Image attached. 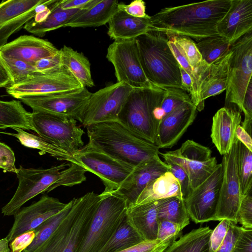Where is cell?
Segmentation results:
<instances>
[{
	"label": "cell",
	"mask_w": 252,
	"mask_h": 252,
	"mask_svg": "<svg viewBox=\"0 0 252 252\" xmlns=\"http://www.w3.org/2000/svg\"><path fill=\"white\" fill-rule=\"evenodd\" d=\"M238 172L241 194L252 191V152L237 139Z\"/></svg>",
	"instance_id": "cell-40"
},
{
	"label": "cell",
	"mask_w": 252,
	"mask_h": 252,
	"mask_svg": "<svg viewBox=\"0 0 252 252\" xmlns=\"http://www.w3.org/2000/svg\"><path fill=\"white\" fill-rule=\"evenodd\" d=\"M143 241L126 217L115 234L98 252H119Z\"/></svg>",
	"instance_id": "cell-35"
},
{
	"label": "cell",
	"mask_w": 252,
	"mask_h": 252,
	"mask_svg": "<svg viewBox=\"0 0 252 252\" xmlns=\"http://www.w3.org/2000/svg\"><path fill=\"white\" fill-rule=\"evenodd\" d=\"M118 8L131 16L142 18H150L146 13L145 3L142 0H135L129 4L118 3Z\"/></svg>",
	"instance_id": "cell-52"
},
{
	"label": "cell",
	"mask_w": 252,
	"mask_h": 252,
	"mask_svg": "<svg viewBox=\"0 0 252 252\" xmlns=\"http://www.w3.org/2000/svg\"><path fill=\"white\" fill-rule=\"evenodd\" d=\"M237 138L230 151L223 155L222 179L215 220H228L237 224L241 194L238 172Z\"/></svg>",
	"instance_id": "cell-14"
},
{
	"label": "cell",
	"mask_w": 252,
	"mask_h": 252,
	"mask_svg": "<svg viewBox=\"0 0 252 252\" xmlns=\"http://www.w3.org/2000/svg\"><path fill=\"white\" fill-rule=\"evenodd\" d=\"M87 171L75 163L64 162L49 168H25L21 165L16 172L18 186L10 201L1 210L4 216H14L27 201L40 193L57 187H72L86 180Z\"/></svg>",
	"instance_id": "cell-2"
},
{
	"label": "cell",
	"mask_w": 252,
	"mask_h": 252,
	"mask_svg": "<svg viewBox=\"0 0 252 252\" xmlns=\"http://www.w3.org/2000/svg\"><path fill=\"white\" fill-rule=\"evenodd\" d=\"M11 85V79L6 69L0 60V88Z\"/></svg>",
	"instance_id": "cell-57"
},
{
	"label": "cell",
	"mask_w": 252,
	"mask_h": 252,
	"mask_svg": "<svg viewBox=\"0 0 252 252\" xmlns=\"http://www.w3.org/2000/svg\"><path fill=\"white\" fill-rule=\"evenodd\" d=\"M232 45L221 36L208 37L196 43L203 61L209 65L229 52Z\"/></svg>",
	"instance_id": "cell-38"
},
{
	"label": "cell",
	"mask_w": 252,
	"mask_h": 252,
	"mask_svg": "<svg viewBox=\"0 0 252 252\" xmlns=\"http://www.w3.org/2000/svg\"><path fill=\"white\" fill-rule=\"evenodd\" d=\"M242 229V226L231 221L222 243L215 252H231Z\"/></svg>",
	"instance_id": "cell-51"
},
{
	"label": "cell",
	"mask_w": 252,
	"mask_h": 252,
	"mask_svg": "<svg viewBox=\"0 0 252 252\" xmlns=\"http://www.w3.org/2000/svg\"><path fill=\"white\" fill-rule=\"evenodd\" d=\"M212 231L209 226L193 229L172 243L163 252H210Z\"/></svg>",
	"instance_id": "cell-31"
},
{
	"label": "cell",
	"mask_w": 252,
	"mask_h": 252,
	"mask_svg": "<svg viewBox=\"0 0 252 252\" xmlns=\"http://www.w3.org/2000/svg\"><path fill=\"white\" fill-rule=\"evenodd\" d=\"M132 88L117 82L92 94L79 121L84 126L117 121L118 115Z\"/></svg>",
	"instance_id": "cell-12"
},
{
	"label": "cell",
	"mask_w": 252,
	"mask_h": 252,
	"mask_svg": "<svg viewBox=\"0 0 252 252\" xmlns=\"http://www.w3.org/2000/svg\"><path fill=\"white\" fill-rule=\"evenodd\" d=\"M62 62L74 78L84 87L92 88L94 86L89 60L82 53L64 45L61 49Z\"/></svg>",
	"instance_id": "cell-30"
},
{
	"label": "cell",
	"mask_w": 252,
	"mask_h": 252,
	"mask_svg": "<svg viewBox=\"0 0 252 252\" xmlns=\"http://www.w3.org/2000/svg\"><path fill=\"white\" fill-rule=\"evenodd\" d=\"M55 0H8L0 3V48L9 37L19 31Z\"/></svg>",
	"instance_id": "cell-18"
},
{
	"label": "cell",
	"mask_w": 252,
	"mask_h": 252,
	"mask_svg": "<svg viewBox=\"0 0 252 252\" xmlns=\"http://www.w3.org/2000/svg\"><path fill=\"white\" fill-rule=\"evenodd\" d=\"M168 45L173 54L177 61L180 66L183 68L191 78L194 96L192 102L197 111H202L204 107L200 98L199 82L197 73L194 70L186 58L183 50L179 45L170 36L168 37Z\"/></svg>",
	"instance_id": "cell-42"
},
{
	"label": "cell",
	"mask_w": 252,
	"mask_h": 252,
	"mask_svg": "<svg viewBox=\"0 0 252 252\" xmlns=\"http://www.w3.org/2000/svg\"><path fill=\"white\" fill-rule=\"evenodd\" d=\"M100 196L94 192L73 198L68 213L52 235L33 252H77Z\"/></svg>",
	"instance_id": "cell-5"
},
{
	"label": "cell",
	"mask_w": 252,
	"mask_h": 252,
	"mask_svg": "<svg viewBox=\"0 0 252 252\" xmlns=\"http://www.w3.org/2000/svg\"><path fill=\"white\" fill-rule=\"evenodd\" d=\"M164 96L160 105L153 111V116L158 127L162 119L176 108L185 103L192 102L189 94L185 91L178 88H164Z\"/></svg>",
	"instance_id": "cell-37"
},
{
	"label": "cell",
	"mask_w": 252,
	"mask_h": 252,
	"mask_svg": "<svg viewBox=\"0 0 252 252\" xmlns=\"http://www.w3.org/2000/svg\"><path fill=\"white\" fill-rule=\"evenodd\" d=\"M106 58L114 66L117 82L132 89L154 86L144 73L135 39L114 41L107 48Z\"/></svg>",
	"instance_id": "cell-11"
},
{
	"label": "cell",
	"mask_w": 252,
	"mask_h": 252,
	"mask_svg": "<svg viewBox=\"0 0 252 252\" xmlns=\"http://www.w3.org/2000/svg\"><path fill=\"white\" fill-rule=\"evenodd\" d=\"M88 231L77 252H98L116 232L126 217V198L117 190H105Z\"/></svg>",
	"instance_id": "cell-7"
},
{
	"label": "cell",
	"mask_w": 252,
	"mask_h": 252,
	"mask_svg": "<svg viewBox=\"0 0 252 252\" xmlns=\"http://www.w3.org/2000/svg\"><path fill=\"white\" fill-rule=\"evenodd\" d=\"M235 137L246 148L252 152V139L251 136L240 125H238L236 128Z\"/></svg>",
	"instance_id": "cell-56"
},
{
	"label": "cell",
	"mask_w": 252,
	"mask_h": 252,
	"mask_svg": "<svg viewBox=\"0 0 252 252\" xmlns=\"http://www.w3.org/2000/svg\"><path fill=\"white\" fill-rule=\"evenodd\" d=\"M118 3L117 0H95L88 8L80 10L63 27H95L105 25L118 10Z\"/></svg>",
	"instance_id": "cell-28"
},
{
	"label": "cell",
	"mask_w": 252,
	"mask_h": 252,
	"mask_svg": "<svg viewBox=\"0 0 252 252\" xmlns=\"http://www.w3.org/2000/svg\"><path fill=\"white\" fill-rule=\"evenodd\" d=\"M12 129L15 130L17 133H2L16 137L23 146L38 149L40 151L42 154L47 153L58 160L78 164L72 155L52 144L39 135L29 133L19 128L14 127Z\"/></svg>",
	"instance_id": "cell-34"
},
{
	"label": "cell",
	"mask_w": 252,
	"mask_h": 252,
	"mask_svg": "<svg viewBox=\"0 0 252 252\" xmlns=\"http://www.w3.org/2000/svg\"><path fill=\"white\" fill-rule=\"evenodd\" d=\"M222 179L221 163L184 200L189 218L196 223L215 220Z\"/></svg>",
	"instance_id": "cell-17"
},
{
	"label": "cell",
	"mask_w": 252,
	"mask_h": 252,
	"mask_svg": "<svg viewBox=\"0 0 252 252\" xmlns=\"http://www.w3.org/2000/svg\"><path fill=\"white\" fill-rule=\"evenodd\" d=\"M167 171H169L168 165L161 159L141 163L134 167L128 185L117 191L126 198L128 207L134 205L143 190Z\"/></svg>",
	"instance_id": "cell-25"
},
{
	"label": "cell",
	"mask_w": 252,
	"mask_h": 252,
	"mask_svg": "<svg viewBox=\"0 0 252 252\" xmlns=\"http://www.w3.org/2000/svg\"><path fill=\"white\" fill-rule=\"evenodd\" d=\"M150 18L135 17L118 9L108 23L107 34L114 41L135 39L152 30Z\"/></svg>",
	"instance_id": "cell-27"
},
{
	"label": "cell",
	"mask_w": 252,
	"mask_h": 252,
	"mask_svg": "<svg viewBox=\"0 0 252 252\" xmlns=\"http://www.w3.org/2000/svg\"><path fill=\"white\" fill-rule=\"evenodd\" d=\"M35 235L33 229L22 234L9 242L10 252H23L32 242Z\"/></svg>",
	"instance_id": "cell-54"
},
{
	"label": "cell",
	"mask_w": 252,
	"mask_h": 252,
	"mask_svg": "<svg viewBox=\"0 0 252 252\" xmlns=\"http://www.w3.org/2000/svg\"><path fill=\"white\" fill-rule=\"evenodd\" d=\"M168 165L169 171L176 178L179 183L182 198L187 199L192 192L189 176L184 169L178 164L168 159H164Z\"/></svg>",
	"instance_id": "cell-44"
},
{
	"label": "cell",
	"mask_w": 252,
	"mask_h": 252,
	"mask_svg": "<svg viewBox=\"0 0 252 252\" xmlns=\"http://www.w3.org/2000/svg\"><path fill=\"white\" fill-rule=\"evenodd\" d=\"M9 242L7 237L0 239V252H10Z\"/></svg>",
	"instance_id": "cell-58"
},
{
	"label": "cell",
	"mask_w": 252,
	"mask_h": 252,
	"mask_svg": "<svg viewBox=\"0 0 252 252\" xmlns=\"http://www.w3.org/2000/svg\"><path fill=\"white\" fill-rule=\"evenodd\" d=\"M197 110L192 102L185 103L164 117L159 123L156 145L171 148L180 140L195 120Z\"/></svg>",
	"instance_id": "cell-20"
},
{
	"label": "cell",
	"mask_w": 252,
	"mask_h": 252,
	"mask_svg": "<svg viewBox=\"0 0 252 252\" xmlns=\"http://www.w3.org/2000/svg\"><path fill=\"white\" fill-rule=\"evenodd\" d=\"M31 121L38 135L72 155L84 145L85 132L74 119L32 111Z\"/></svg>",
	"instance_id": "cell-10"
},
{
	"label": "cell",
	"mask_w": 252,
	"mask_h": 252,
	"mask_svg": "<svg viewBox=\"0 0 252 252\" xmlns=\"http://www.w3.org/2000/svg\"><path fill=\"white\" fill-rule=\"evenodd\" d=\"M182 230L181 227L175 223L165 220H159L157 239L163 241L173 236H181Z\"/></svg>",
	"instance_id": "cell-48"
},
{
	"label": "cell",
	"mask_w": 252,
	"mask_h": 252,
	"mask_svg": "<svg viewBox=\"0 0 252 252\" xmlns=\"http://www.w3.org/2000/svg\"><path fill=\"white\" fill-rule=\"evenodd\" d=\"M95 0H60L59 6L63 9H86L91 6Z\"/></svg>",
	"instance_id": "cell-55"
},
{
	"label": "cell",
	"mask_w": 252,
	"mask_h": 252,
	"mask_svg": "<svg viewBox=\"0 0 252 252\" xmlns=\"http://www.w3.org/2000/svg\"><path fill=\"white\" fill-rule=\"evenodd\" d=\"M231 252H252V228L242 227Z\"/></svg>",
	"instance_id": "cell-53"
},
{
	"label": "cell",
	"mask_w": 252,
	"mask_h": 252,
	"mask_svg": "<svg viewBox=\"0 0 252 252\" xmlns=\"http://www.w3.org/2000/svg\"><path fill=\"white\" fill-rule=\"evenodd\" d=\"M31 113L24 108L19 100H0V129L7 127L32 130Z\"/></svg>",
	"instance_id": "cell-33"
},
{
	"label": "cell",
	"mask_w": 252,
	"mask_h": 252,
	"mask_svg": "<svg viewBox=\"0 0 252 252\" xmlns=\"http://www.w3.org/2000/svg\"><path fill=\"white\" fill-rule=\"evenodd\" d=\"M67 204L57 198L43 195L38 201L23 208L14 216L13 224L6 236L8 240L10 242L19 235L35 229Z\"/></svg>",
	"instance_id": "cell-19"
},
{
	"label": "cell",
	"mask_w": 252,
	"mask_h": 252,
	"mask_svg": "<svg viewBox=\"0 0 252 252\" xmlns=\"http://www.w3.org/2000/svg\"><path fill=\"white\" fill-rule=\"evenodd\" d=\"M92 93L83 87L79 90L46 95L19 98L32 111L44 112L79 122L82 112Z\"/></svg>",
	"instance_id": "cell-16"
},
{
	"label": "cell",
	"mask_w": 252,
	"mask_h": 252,
	"mask_svg": "<svg viewBox=\"0 0 252 252\" xmlns=\"http://www.w3.org/2000/svg\"><path fill=\"white\" fill-rule=\"evenodd\" d=\"M34 66L37 72L41 74L49 73L61 69L63 66L61 50L52 55L38 60L35 63Z\"/></svg>",
	"instance_id": "cell-47"
},
{
	"label": "cell",
	"mask_w": 252,
	"mask_h": 252,
	"mask_svg": "<svg viewBox=\"0 0 252 252\" xmlns=\"http://www.w3.org/2000/svg\"><path fill=\"white\" fill-rule=\"evenodd\" d=\"M231 0H210L167 7L150 17L152 30L200 41L220 36L217 25L228 11Z\"/></svg>",
	"instance_id": "cell-1"
},
{
	"label": "cell",
	"mask_w": 252,
	"mask_h": 252,
	"mask_svg": "<svg viewBox=\"0 0 252 252\" xmlns=\"http://www.w3.org/2000/svg\"><path fill=\"white\" fill-rule=\"evenodd\" d=\"M86 171L98 176L105 190H120L129 184L135 167L120 161L88 143L72 155Z\"/></svg>",
	"instance_id": "cell-8"
},
{
	"label": "cell",
	"mask_w": 252,
	"mask_h": 252,
	"mask_svg": "<svg viewBox=\"0 0 252 252\" xmlns=\"http://www.w3.org/2000/svg\"><path fill=\"white\" fill-rule=\"evenodd\" d=\"M58 0L50 13L42 22H36L32 19L27 22L24 29L34 35L42 37L47 32L63 28L71 18L82 9H63Z\"/></svg>",
	"instance_id": "cell-32"
},
{
	"label": "cell",
	"mask_w": 252,
	"mask_h": 252,
	"mask_svg": "<svg viewBox=\"0 0 252 252\" xmlns=\"http://www.w3.org/2000/svg\"><path fill=\"white\" fill-rule=\"evenodd\" d=\"M73 203L71 200L59 213L49 218L37 228L35 235L31 244L23 252H33L54 232L70 211Z\"/></svg>",
	"instance_id": "cell-39"
},
{
	"label": "cell",
	"mask_w": 252,
	"mask_h": 252,
	"mask_svg": "<svg viewBox=\"0 0 252 252\" xmlns=\"http://www.w3.org/2000/svg\"><path fill=\"white\" fill-rule=\"evenodd\" d=\"M159 200L127 207L126 220L144 241L157 240Z\"/></svg>",
	"instance_id": "cell-26"
},
{
	"label": "cell",
	"mask_w": 252,
	"mask_h": 252,
	"mask_svg": "<svg viewBox=\"0 0 252 252\" xmlns=\"http://www.w3.org/2000/svg\"><path fill=\"white\" fill-rule=\"evenodd\" d=\"M230 55L231 50L211 64H204L197 71L200 98L203 104L207 98L218 95L226 89Z\"/></svg>",
	"instance_id": "cell-24"
},
{
	"label": "cell",
	"mask_w": 252,
	"mask_h": 252,
	"mask_svg": "<svg viewBox=\"0 0 252 252\" xmlns=\"http://www.w3.org/2000/svg\"><path fill=\"white\" fill-rule=\"evenodd\" d=\"M230 50L225 106L234 104L241 111L247 89L252 82V32L234 42Z\"/></svg>",
	"instance_id": "cell-9"
},
{
	"label": "cell",
	"mask_w": 252,
	"mask_h": 252,
	"mask_svg": "<svg viewBox=\"0 0 252 252\" xmlns=\"http://www.w3.org/2000/svg\"><path fill=\"white\" fill-rule=\"evenodd\" d=\"M170 36L181 47L189 64L197 73V70L202 66L204 61L196 47V43L190 38L186 36L180 35Z\"/></svg>",
	"instance_id": "cell-43"
},
{
	"label": "cell",
	"mask_w": 252,
	"mask_h": 252,
	"mask_svg": "<svg viewBox=\"0 0 252 252\" xmlns=\"http://www.w3.org/2000/svg\"><path fill=\"white\" fill-rule=\"evenodd\" d=\"M0 60L10 76L11 85L19 84L42 74L37 72L34 64L23 61L1 56Z\"/></svg>",
	"instance_id": "cell-41"
},
{
	"label": "cell",
	"mask_w": 252,
	"mask_h": 252,
	"mask_svg": "<svg viewBox=\"0 0 252 252\" xmlns=\"http://www.w3.org/2000/svg\"><path fill=\"white\" fill-rule=\"evenodd\" d=\"M15 157L13 151L7 145L0 142V168L4 170L16 173Z\"/></svg>",
	"instance_id": "cell-50"
},
{
	"label": "cell",
	"mask_w": 252,
	"mask_h": 252,
	"mask_svg": "<svg viewBox=\"0 0 252 252\" xmlns=\"http://www.w3.org/2000/svg\"><path fill=\"white\" fill-rule=\"evenodd\" d=\"M140 63L148 81L164 89H183L179 64L163 32L151 30L135 38Z\"/></svg>",
	"instance_id": "cell-4"
},
{
	"label": "cell",
	"mask_w": 252,
	"mask_h": 252,
	"mask_svg": "<svg viewBox=\"0 0 252 252\" xmlns=\"http://www.w3.org/2000/svg\"><path fill=\"white\" fill-rule=\"evenodd\" d=\"M251 191L245 195L240 204L237 215V223L245 228H252V196Z\"/></svg>",
	"instance_id": "cell-46"
},
{
	"label": "cell",
	"mask_w": 252,
	"mask_h": 252,
	"mask_svg": "<svg viewBox=\"0 0 252 252\" xmlns=\"http://www.w3.org/2000/svg\"><path fill=\"white\" fill-rule=\"evenodd\" d=\"M241 119L240 111L225 106L220 109L213 116L211 137L220 155H224L231 149L236 139L235 131Z\"/></svg>",
	"instance_id": "cell-23"
},
{
	"label": "cell",
	"mask_w": 252,
	"mask_h": 252,
	"mask_svg": "<svg viewBox=\"0 0 252 252\" xmlns=\"http://www.w3.org/2000/svg\"><path fill=\"white\" fill-rule=\"evenodd\" d=\"M175 196L183 199L180 186L173 174L167 171L152 181L143 190L134 205Z\"/></svg>",
	"instance_id": "cell-29"
},
{
	"label": "cell",
	"mask_w": 252,
	"mask_h": 252,
	"mask_svg": "<svg viewBox=\"0 0 252 252\" xmlns=\"http://www.w3.org/2000/svg\"><path fill=\"white\" fill-rule=\"evenodd\" d=\"M159 154L181 166L188 174L192 190L205 181L214 172L218 164L215 157L208 147L193 140H188L174 151Z\"/></svg>",
	"instance_id": "cell-13"
},
{
	"label": "cell",
	"mask_w": 252,
	"mask_h": 252,
	"mask_svg": "<svg viewBox=\"0 0 252 252\" xmlns=\"http://www.w3.org/2000/svg\"><path fill=\"white\" fill-rule=\"evenodd\" d=\"M158 217V220H165L175 223L183 229L190 222L184 200L177 196L159 200Z\"/></svg>",
	"instance_id": "cell-36"
},
{
	"label": "cell",
	"mask_w": 252,
	"mask_h": 252,
	"mask_svg": "<svg viewBox=\"0 0 252 252\" xmlns=\"http://www.w3.org/2000/svg\"><path fill=\"white\" fill-rule=\"evenodd\" d=\"M86 127L89 145L133 167L160 159L156 144L136 135L117 121Z\"/></svg>",
	"instance_id": "cell-3"
},
{
	"label": "cell",
	"mask_w": 252,
	"mask_h": 252,
	"mask_svg": "<svg viewBox=\"0 0 252 252\" xmlns=\"http://www.w3.org/2000/svg\"><path fill=\"white\" fill-rule=\"evenodd\" d=\"M217 31L232 44L252 32V0H231L228 11L217 25Z\"/></svg>",
	"instance_id": "cell-21"
},
{
	"label": "cell",
	"mask_w": 252,
	"mask_h": 252,
	"mask_svg": "<svg viewBox=\"0 0 252 252\" xmlns=\"http://www.w3.org/2000/svg\"><path fill=\"white\" fill-rule=\"evenodd\" d=\"M231 221L223 219L212 231L210 236V252H216L222 243Z\"/></svg>",
	"instance_id": "cell-49"
},
{
	"label": "cell",
	"mask_w": 252,
	"mask_h": 252,
	"mask_svg": "<svg viewBox=\"0 0 252 252\" xmlns=\"http://www.w3.org/2000/svg\"><path fill=\"white\" fill-rule=\"evenodd\" d=\"M49 41L32 35H24L0 48V56L18 59L34 64L38 60L58 51Z\"/></svg>",
	"instance_id": "cell-22"
},
{
	"label": "cell",
	"mask_w": 252,
	"mask_h": 252,
	"mask_svg": "<svg viewBox=\"0 0 252 252\" xmlns=\"http://www.w3.org/2000/svg\"><path fill=\"white\" fill-rule=\"evenodd\" d=\"M64 66L61 69L17 84L7 87L6 92L19 99L31 96L46 95L79 90L83 88Z\"/></svg>",
	"instance_id": "cell-15"
},
{
	"label": "cell",
	"mask_w": 252,
	"mask_h": 252,
	"mask_svg": "<svg viewBox=\"0 0 252 252\" xmlns=\"http://www.w3.org/2000/svg\"><path fill=\"white\" fill-rule=\"evenodd\" d=\"M180 237L173 236L163 241L158 239L153 241H144L119 252H163L172 243Z\"/></svg>",
	"instance_id": "cell-45"
},
{
	"label": "cell",
	"mask_w": 252,
	"mask_h": 252,
	"mask_svg": "<svg viewBox=\"0 0 252 252\" xmlns=\"http://www.w3.org/2000/svg\"><path fill=\"white\" fill-rule=\"evenodd\" d=\"M165 90L153 86L133 89L124 103L117 122L136 135L156 144L158 127L153 111L160 105Z\"/></svg>",
	"instance_id": "cell-6"
}]
</instances>
